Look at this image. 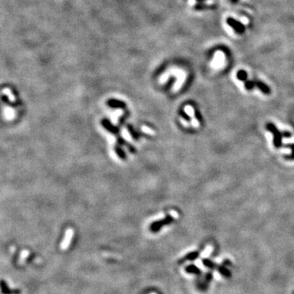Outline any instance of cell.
Segmentation results:
<instances>
[{"instance_id": "obj_3", "label": "cell", "mask_w": 294, "mask_h": 294, "mask_svg": "<svg viewBox=\"0 0 294 294\" xmlns=\"http://www.w3.org/2000/svg\"><path fill=\"white\" fill-rule=\"evenodd\" d=\"M255 83H256V87H257L258 88H259V89H260L264 94L268 95V94L271 93V88H270V87H269L268 85H267L265 83L260 81V80H257V79H255Z\"/></svg>"}, {"instance_id": "obj_15", "label": "cell", "mask_w": 294, "mask_h": 294, "mask_svg": "<svg viewBox=\"0 0 294 294\" xmlns=\"http://www.w3.org/2000/svg\"><path fill=\"white\" fill-rule=\"evenodd\" d=\"M197 1H198V2H203V0H197Z\"/></svg>"}, {"instance_id": "obj_13", "label": "cell", "mask_w": 294, "mask_h": 294, "mask_svg": "<svg viewBox=\"0 0 294 294\" xmlns=\"http://www.w3.org/2000/svg\"><path fill=\"white\" fill-rule=\"evenodd\" d=\"M169 213H171V214H173V217L174 218H178V214H177V213H176V212L175 211H170L169 212Z\"/></svg>"}, {"instance_id": "obj_14", "label": "cell", "mask_w": 294, "mask_h": 294, "mask_svg": "<svg viewBox=\"0 0 294 294\" xmlns=\"http://www.w3.org/2000/svg\"><path fill=\"white\" fill-rule=\"evenodd\" d=\"M231 1H232L233 2H236L237 1H238V0H231Z\"/></svg>"}, {"instance_id": "obj_6", "label": "cell", "mask_w": 294, "mask_h": 294, "mask_svg": "<svg viewBox=\"0 0 294 294\" xmlns=\"http://www.w3.org/2000/svg\"><path fill=\"white\" fill-rule=\"evenodd\" d=\"M2 93L3 95L7 96V97L8 98L9 101H11V102H16V97L14 96V94L12 93V90L10 88H4V89L2 90Z\"/></svg>"}, {"instance_id": "obj_8", "label": "cell", "mask_w": 294, "mask_h": 294, "mask_svg": "<svg viewBox=\"0 0 294 294\" xmlns=\"http://www.w3.org/2000/svg\"><path fill=\"white\" fill-rule=\"evenodd\" d=\"M244 86L245 87H246V89L252 90L254 87H256L255 79H254V80H246L244 83Z\"/></svg>"}, {"instance_id": "obj_11", "label": "cell", "mask_w": 294, "mask_h": 294, "mask_svg": "<svg viewBox=\"0 0 294 294\" xmlns=\"http://www.w3.org/2000/svg\"><path fill=\"white\" fill-rule=\"evenodd\" d=\"M122 134H123V136H124V138H125L127 141H132V139L130 138V136H129L128 132H127V130H126V129H124V130H123V132H122Z\"/></svg>"}, {"instance_id": "obj_7", "label": "cell", "mask_w": 294, "mask_h": 294, "mask_svg": "<svg viewBox=\"0 0 294 294\" xmlns=\"http://www.w3.org/2000/svg\"><path fill=\"white\" fill-rule=\"evenodd\" d=\"M237 78H238L239 80H241V81L245 82L246 80H247V72L243 71V70H240V71H239L238 73H237Z\"/></svg>"}, {"instance_id": "obj_9", "label": "cell", "mask_w": 294, "mask_h": 294, "mask_svg": "<svg viewBox=\"0 0 294 294\" xmlns=\"http://www.w3.org/2000/svg\"><path fill=\"white\" fill-rule=\"evenodd\" d=\"M287 147H289L292 149V154L288 156H286V159H288L290 160H293L294 159V144H289V145H287Z\"/></svg>"}, {"instance_id": "obj_10", "label": "cell", "mask_w": 294, "mask_h": 294, "mask_svg": "<svg viewBox=\"0 0 294 294\" xmlns=\"http://www.w3.org/2000/svg\"><path fill=\"white\" fill-rule=\"evenodd\" d=\"M141 130H142L144 132H145V133H148V134L154 135V132H153V130H152V129H150V128H147V127H145V126H144V127H142V128H141Z\"/></svg>"}, {"instance_id": "obj_4", "label": "cell", "mask_w": 294, "mask_h": 294, "mask_svg": "<svg viewBox=\"0 0 294 294\" xmlns=\"http://www.w3.org/2000/svg\"><path fill=\"white\" fill-rule=\"evenodd\" d=\"M3 115L6 120H12L15 118L16 112L13 109H12L11 107H4L3 109Z\"/></svg>"}, {"instance_id": "obj_1", "label": "cell", "mask_w": 294, "mask_h": 294, "mask_svg": "<svg viewBox=\"0 0 294 294\" xmlns=\"http://www.w3.org/2000/svg\"><path fill=\"white\" fill-rule=\"evenodd\" d=\"M267 128L271 132H272L274 135V145L276 148H279L282 145V138H283V135L282 132L279 131L276 126L275 124H273L272 123H269L267 124Z\"/></svg>"}, {"instance_id": "obj_5", "label": "cell", "mask_w": 294, "mask_h": 294, "mask_svg": "<svg viewBox=\"0 0 294 294\" xmlns=\"http://www.w3.org/2000/svg\"><path fill=\"white\" fill-rule=\"evenodd\" d=\"M73 234H74V231L71 229H69L67 231H66V235L65 237V239L63 241V243L61 244V247L62 249H66V247H68L69 243H70V241H71V238L73 237Z\"/></svg>"}, {"instance_id": "obj_12", "label": "cell", "mask_w": 294, "mask_h": 294, "mask_svg": "<svg viewBox=\"0 0 294 294\" xmlns=\"http://www.w3.org/2000/svg\"><path fill=\"white\" fill-rule=\"evenodd\" d=\"M282 135H283V137H285V138H290V137L292 136V134H291L289 132H288V131L282 132Z\"/></svg>"}, {"instance_id": "obj_2", "label": "cell", "mask_w": 294, "mask_h": 294, "mask_svg": "<svg viewBox=\"0 0 294 294\" xmlns=\"http://www.w3.org/2000/svg\"><path fill=\"white\" fill-rule=\"evenodd\" d=\"M226 23L228 24L233 30L239 34H242L245 31V26L241 22H238L236 20H234L232 17H228L226 19Z\"/></svg>"}]
</instances>
